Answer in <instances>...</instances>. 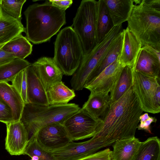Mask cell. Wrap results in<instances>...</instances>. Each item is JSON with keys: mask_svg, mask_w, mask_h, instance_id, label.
Instances as JSON below:
<instances>
[{"mask_svg": "<svg viewBox=\"0 0 160 160\" xmlns=\"http://www.w3.org/2000/svg\"><path fill=\"white\" fill-rule=\"evenodd\" d=\"M32 64L46 90L53 84L62 81L63 73L53 58L42 57Z\"/></svg>", "mask_w": 160, "mask_h": 160, "instance_id": "4fadbf2b", "label": "cell"}, {"mask_svg": "<svg viewBox=\"0 0 160 160\" xmlns=\"http://www.w3.org/2000/svg\"><path fill=\"white\" fill-rule=\"evenodd\" d=\"M49 105H62L68 103L75 96L74 90L66 86L62 81L53 84L46 90Z\"/></svg>", "mask_w": 160, "mask_h": 160, "instance_id": "7402d4cb", "label": "cell"}, {"mask_svg": "<svg viewBox=\"0 0 160 160\" xmlns=\"http://www.w3.org/2000/svg\"><path fill=\"white\" fill-rule=\"evenodd\" d=\"M0 122L6 124L13 122V114L12 109L0 96Z\"/></svg>", "mask_w": 160, "mask_h": 160, "instance_id": "1f68e13d", "label": "cell"}, {"mask_svg": "<svg viewBox=\"0 0 160 160\" xmlns=\"http://www.w3.org/2000/svg\"><path fill=\"white\" fill-rule=\"evenodd\" d=\"M110 103L109 94L90 92L82 108L94 117L101 118L106 114Z\"/></svg>", "mask_w": 160, "mask_h": 160, "instance_id": "44dd1931", "label": "cell"}, {"mask_svg": "<svg viewBox=\"0 0 160 160\" xmlns=\"http://www.w3.org/2000/svg\"><path fill=\"white\" fill-rule=\"evenodd\" d=\"M81 108L74 103L39 105L25 104L20 121L27 130L29 139L42 127L54 123L63 124Z\"/></svg>", "mask_w": 160, "mask_h": 160, "instance_id": "277c9868", "label": "cell"}, {"mask_svg": "<svg viewBox=\"0 0 160 160\" xmlns=\"http://www.w3.org/2000/svg\"><path fill=\"white\" fill-rule=\"evenodd\" d=\"M160 78L132 72V88L143 112L153 114L160 112Z\"/></svg>", "mask_w": 160, "mask_h": 160, "instance_id": "ba28073f", "label": "cell"}, {"mask_svg": "<svg viewBox=\"0 0 160 160\" xmlns=\"http://www.w3.org/2000/svg\"><path fill=\"white\" fill-rule=\"evenodd\" d=\"M26 70L29 103L39 105H49L46 90L38 76L32 63L26 68Z\"/></svg>", "mask_w": 160, "mask_h": 160, "instance_id": "9a60e30c", "label": "cell"}, {"mask_svg": "<svg viewBox=\"0 0 160 160\" xmlns=\"http://www.w3.org/2000/svg\"><path fill=\"white\" fill-rule=\"evenodd\" d=\"M98 8V1L82 0L73 19L71 27L81 41L84 57L88 54L97 44Z\"/></svg>", "mask_w": 160, "mask_h": 160, "instance_id": "8992f818", "label": "cell"}, {"mask_svg": "<svg viewBox=\"0 0 160 160\" xmlns=\"http://www.w3.org/2000/svg\"><path fill=\"white\" fill-rule=\"evenodd\" d=\"M16 57L12 53L0 49V65L8 63L13 60Z\"/></svg>", "mask_w": 160, "mask_h": 160, "instance_id": "d590c367", "label": "cell"}, {"mask_svg": "<svg viewBox=\"0 0 160 160\" xmlns=\"http://www.w3.org/2000/svg\"><path fill=\"white\" fill-rule=\"evenodd\" d=\"M3 46H0V49L2 48V47Z\"/></svg>", "mask_w": 160, "mask_h": 160, "instance_id": "74e56055", "label": "cell"}, {"mask_svg": "<svg viewBox=\"0 0 160 160\" xmlns=\"http://www.w3.org/2000/svg\"><path fill=\"white\" fill-rule=\"evenodd\" d=\"M123 36L122 30L119 33L114 42L102 60L92 72L86 84L94 79L105 68L113 62L118 58L122 49Z\"/></svg>", "mask_w": 160, "mask_h": 160, "instance_id": "603a6c76", "label": "cell"}, {"mask_svg": "<svg viewBox=\"0 0 160 160\" xmlns=\"http://www.w3.org/2000/svg\"><path fill=\"white\" fill-rule=\"evenodd\" d=\"M114 26L128 21L134 6V0H103Z\"/></svg>", "mask_w": 160, "mask_h": 160, "instance_id": "ac0fdd59", "label": "cell"}, {"mask_svg": "<svg viewBox=\"0 0 160 160\" xmlns=\"http://www.w3.org/2000/svg\"><path fill=\"white\" fill-rule=\"evenodd\" d=\"M112 151L108 148L77 160H112Z\"/></svg>", "mask_w": 160, "mask_h": 160, "instance_id": "d6a6232c", "label": "cell"}, {"mask_svg": "<svg viewBox=\"0 0 160 160\" xmlns=\"http://www.w3.org/2000/svg\"><path fill=\"white\" fill-rule=\"evenodd\" d=\"M134 70L149 76L160 78V59L145 46L142 47L138 55Z\"/></svg>", "mask_w": 160, "mask_h": 160, "instance_id": "e0dca14e", "label": "cell"}, {"mask_svg": "<svg viewBox=\"0 0 160 160\" xmlns=\"http://www.w3.org/2000/svg\"><path fill=\"white\" fill-rule=\"evenodd\" d=\"M97 40V44L105 38L114 27L108 9L103 0L98 1Z\"/></svg>", "mask_w": 160, "mask_h": 160, "instance_id": "cb8c5ba5", "label": "cell"}, {"mask_svg": "<svg viewBox=\"0 0 160 160\" xmlns=\"http://www.w3.org/2000/svg\"><path fill=\"white\" fill-rule=\"evenodd\" d=\"M134 160H160V140L156 136L141 142Z\"/></svg>", "mask_w": 160, "mask_h": 160, "instance_id": "484cf974", "label": "cell"}, {"mask_svg": "<svg viewBox=\"0 0 160 160\" xmlns=\"http://www.w3.org/2000/svg\"><path fill=\"white\" fill-rule=\"evenodd\" d=\"M6 126L5 149L11 155H24L29 141L28 134L24 126L20 121L12 122Z\"/></svg>", "mask_w": 160, "mask_h": 160, "instance_id": "7c38bea8", "label": "cell"}, {"mask_svg": "<svg viewBox=\"0 0 160 160\" xmlns=\"http://www.w3.org/2000/svg\"><path fill=\"white\" fill-rule=\"evenodd\" d=\"M84 57L81 42L72 27L68 26L62 29L55 42L53 59L63 74L72 76Z\"/></svg>", "mask_w": 160, "mask_h": 160, "instance_id": "5b68a950", "label": "cell"}, {"mask_svg": "<svg viewBox=\"0 0 160 160\" xmlns=\"http://www.w3.org/2000/svg\"><path fill=\"white\" fill-rule=\"evenodd\" d=\"M122 30V24L114 26L104 39L84 57L70 80L71 85L74 90L80 91L84 88L90 76L102 60Z\"/></svg>", "mask_w": 160, "mask_h": 160, "instance_id": "52a82bcc", "label": "cell"}, {"mask_svg": "<svg viewBox=\"0 0 160 160\" xmlns=\"http://www.w3.org/2000/svg\"><path fill=\"white\" fill-rule=\"evenodd\" d=\"M32 48V45L27 38L21 34L5 44L2 48L16 58L24 59L31 53Z\"/></svg>", "mask_w": 160, "mask_h": 160, "instance_id": "d4e9b609", "label": "cell"}, {"mask_svg": "<svg viewBox=\"0 0 160 160\" xmlns=\"http://www.w3.org/2000/svg\"><path fill=\"white\" fill-rule=\"evenodd\" d=\"M26 38L34 44L50 40L65 24V11L52 5L48 0L29 6L24 12Z\"/></svg>", "mask_w": 160, "mask_h": 160, "instance_id": "7a4b0ae2", "label": "cell"}, {"mask_svg": "<svg viewBox=\"0 0 160 160\" xmlns=\"http://www.w3.org/2000/svg\"><path fill=\"white\" fill-rule=\"evenodd\" d=\"M25 154L31 158L36 156L39 160H56L50 151L45 150L40 145L34 136L29 139L24 151V155Z\"/></svg>", "mask_w": 160, "mask_h": 160, "instance_id": "f1b7e54d", "label": "cell"}, {"mask_svg": "<svg viewBox=\"0 0 160 160\" xmlns=\"http://www.w3.org/2000/svg\"><path fill=\"white\" fill-rule=\"evenodd\" d=\"M31 158V159H32L33 160H39L38 157L36 156H33Z\"/></svg>", "mask_w": 160, "mask_h": 160, "instance_id": "8d00e7d4", "label": "cell"}, {"mask_svg": "<svg viewBox=\"0 0 160 160\" xmlns=\"http://www.w3.org/2000/svg\"><path fill=\"white\" fill-rule=\"evenodd\" d=\"M0 96L12 109L13 122L20 121L25 104L17 90L7 82H0Z\"/></svg>", "mask_w": 160, "mask_h": 160, "instance_id": "ffe728a7", "label": "cell"}, {"mask_svg": "<svg viewBox=\"0 0 160 160\" xmlns=\"http://www.w3.org/2000/svg\"><path fill=\"white\" fill-rule=\"evenodd\" d=\"M134 69L128 66L123 68L117 83L110 92L111 103L118 99L132 86Z\"/></svg>", "mask_w": 160, "mask_h": 160, "instance_id": "83f0119b", "label": "cell"}, {"mask_svg": "<svg viewBox=\"0 0 160 160\" xmlns=\"http://www.w3.org/2000/svg\"><path fill=\"white\" fill-rule=\"evenodd\" d=\"M119 57L96 78L86 84L84 88L91 92L109 94L117 83L125 67L120 62Z\"/></svg>", "mask_w": 160, "mask_h": 160, "instance_id": "8fae6325", "label": "cell"}, {"mask_svg": "<svg viewBox=\"0 0 160 160\" xmlns=\"http://www.w3.org/2000/svg\"><path fill=\"white\" fill-rule=\"evenodd\" d=\"M30 64L25 59L15 58L8 63L0 65V82H11L19 72Z\"/></svg>", "mask_w": 160, "mask_h": 160, "instance_id": "4316f807", "label": "cell"}, {"mask_svg": "<svg viewBox=\"0 0 160 160\" xmlns=\"http://www.w3.org/2000/svg\"><path fill=\"white\" fill-rule=\"evenodd\" d=\"M136 95L131 86L118 99L110 103L102 123L92 137L98 150L116 141L133 138L142 114Z\"/></svg>", "mask_w": 160, "mask_h": 160, "instance_id": "6da1fadb", "label": "cell"}, {"mask_svg": "<svg viewBox=\"0 0 160 160\" xmlns=\"http://www.w3.org/2000/svg\"><path fill=\"white\" fill-rule=\"evenodd\" d=\"M157 119L155 117H150L143 121L140 122L138 125L137 128L139 130H144L147 132L151 133L150 125L152 123L155 122Z\"/></svg>", "mask_w": 160, "mask_h": 160, "instance_id": "e575fe53", "label": "cell"}, {"mask_svg": "<svg viewBox=\"0 0 160 160\" xmlns=\"http://www.w3.org/2000/svg\"><path fill=\"white\" fill-rule=\"evenodd\" d=\"M141 142L135 137L116 141L112 145V160H134Z\"/></svg>", "mask_w": 160, "mask_h": 160, "instance_id": "d6986e66", "label": "cell"}, {"mask_svg": "<svg viewBox=\"0 0 160 160\" xmlns=\"http://www.w3.org/2000/svg\"><path fill=\"white\" fill-rule=\"evenodd\" d=\"M102 122L101 118H95L81 108L63 124L71 141H73L92 137Z\"/></svg>", "mask_w": 160, "mask_h": 160, "instance_id": "9c48e42d", "label": "cell"}, {"mask_svg": "<svg viewBox=\"0 0 160 160\" xmlns=\"http://www.w3.org/2000/svg\"><path fill=\"white\" fill-rule=\"evenodd\" d=\"M26 0H0V6L3 10L9 16L21 20V11Z\"/></svg>", "mask_w": 160, "mask_h": 160, "instance_id": "f546056e", "label": "cell"}, {"mask_svg": "<svg viewBox=\"0 0 160 160\" xmlns=\"http://www.w3.org/2000/svg\"><path fill=\"white\" fill-rule=\"evenodd\" d=\"M26 68L19 72L11 81L12 85L19 93L25 104L29 103Z\"/></svg>", "mask_w": 160, "mask_h": 160, "instance_id": "4dcf8cb0", "label": "cell"}, {"mask_svg": "<svg viewBox=\"0 0 160 160\" xmlns=\"http://www.w3.org/2000/svg\"><path fill=\"white\" fill-rule=\"evenodd\" d=\"M49 2L54 7L62 10L65 11L72 4V0H49Z\"/></svg>", "mask_w": 160, "mask_h": 160, "instance_id": "836d02e7", "label": "cell"}, {"mask_svg": "<svg viewBox=\"0 0 160 160\" xmlns=\"http://www.w3.org/2000/svg\"><path fill=\"white\" fill-rule=\"evenodd\" d=\"M123 32L122 43L119 60L124 66L134 68L138 55L142 46L128 27L123 29Z\"/></svg>", "mask_w": 160, "mask_h": 160, "instance_id": "5bb4252c", "label": "cell"}, {"mask_svg": "<svg viewBox=\"0 0 160 160\" xmlns=\"http://www.w3.org/2000/svg\"><path fill=\"white\" fill-rule=\"evenodd\" d=\"M33 136L36 137L41 147L49 151L61 148L72 142L63 124L59 123L45 126L39 130Z\"/></svg>", "mask_w": 160, "mask_h": 160, "instance_id": "30bf717a", "label": "cell"}, {"mask_svg": "<svg viewBox=\"0 0 160 160\" xmlns=\"http://www.w3.org/2000/svg\"><path fill=\"white\" fill-rule=\"evenodd\" d=\"M128 22L142 47L160 49V0H140L134 5Z\"/></svg>", "mask_w": 160, "mask_h": 160, "instance_id": "3957f363", "label": "cell"}, {"mask_svg": "<svg viewBox=\"0 0 160 160\" xmlns=\"http://www.w3.org/2000/svg\"><path fill=\"white\" fill-rule=\"evenodd\" d=\"M30 160H33L32 159H30Z\"/></svg>", "mask_w": 160, "mask_h": 160, "instance_id": "f35d334b", "label": "cell"}, {"mask_svg": "<svg viewBox=\"0 0 160 160\" xmlns=\"http://www.w3.org/2000/svg\"><path fill=\"white\" fill-rule=\"evenodd\" d=\"M25 31L21 20L7 14L0 6V46H4Z\"/></svg>", "mask_w": 160, "mask_h": 160, "instance_id": "2e32d148", "label": "cell"}]
</instances>
